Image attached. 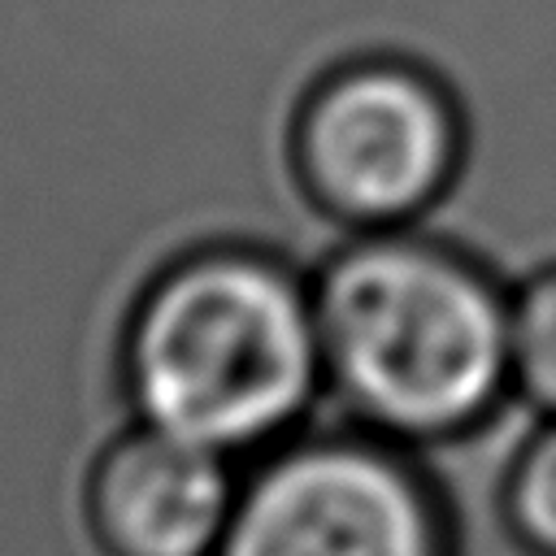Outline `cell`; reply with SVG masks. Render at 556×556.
<instances>
[{
    "mask_svg": "<svg viewBox=\"0 0 556 556\" xmlns=\"http://www.w3.org/2000/svg\"><path fill=\"white\" fill-rule=\"evenodd\" d=\"M135 421L226 456L300 434L326 391L313 282L252 248H200L161 269L122 334Z\"/></svg>",
    "mask_w": 556,
    "mask_h": 556,
    "instance_id": "cell-1",
    "label": "cell"
},
{
    "mask_svg": "<svg viewBox=\"0 0 556 556\" xmlns=\"http://www.w3.org/2000/svg\"><path fill=\"white\" fill-rule=\"evenodd\" d=\"M326 391L378 439L469 426L513 374L508 304L447 248L361 230L313 274Z\"/></svg>",
    "mask_w": 556,
    "mask_h": 556,
    "instance_id": "cell-2",
    "label": "cell"
},
{
    "mask_svg": "<svg viewBox=\"0 0 556 556\" xmlns=\"http://www.w3.org/2000/svg\"><path fill=\"white\" fill-rule=\"evenodd\" d=\"M291 161L330 217L352 230H395L447 187L456 113L404 61H348L304 96Z\"/></svg>",
    "mask_w": 556,
    "mask_h": 556,
    "instance_id": "cell-3",
    "label": "cell"
},
{
    "mask_svg": "<svg viewBox=\"0 0 556 556\" xmlns=\"http://www.w3.org/2000/svg\"><path fill=\"white\" fill-rule=\"evenodd\" d=\"M217 556H443L417 473L378 434H291L239 478Z\"/></svg>",
    "mask_w": 556,
    "mask_h": 556,
    "instance_id": "cell-4",
    "label": "cell"
},
{
    "mask_svg": "<svg viewBox=\"0 0 556 556\" xmlns=\"http://www.w3.org/2000/svg\"><path fill=\"white\" fill-rule=\"evenodd\" d=\"M235 495V456L130 421L87 469L83 521L100 556H217Z\"/></svg>",
    "mask_w": 556,
    "mask_h": 556,
    "instance_id": "cell-5",
    "label": "cell"
},
{
    "mask_svg": "<svg viewBox=\"0 0 556 556\" xmlns=\"http://www.w3.org/2000/svg\"><path fill=\"white\" fill-rule=\"evenodd\" d=\"M508 356L521 387L556 408V274L539 278L508 308Z\"/></svg>",
    "mask_w": 556,
    "mask_h": 556,
    "instance_id": "cell-6",
    "label": "cell"
},
{
    "mask_svg": "<svg viewBox=\"0 0 556 556\" xmlns=\"http://www.w3.org/2000/svg\"><path fill=\"white\" fill-rule=\"evenodd\" d=\"M513 513L539 547L556 552V430H547L521 456L513 478Z\"/></svg>",
    "mask_w": 556,
    "mask_h": 556,
    "instance_id": "cell-7",
    "label": "cell"
}]
</instances>
